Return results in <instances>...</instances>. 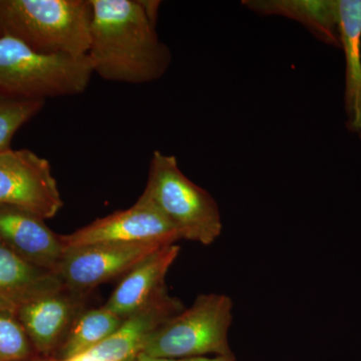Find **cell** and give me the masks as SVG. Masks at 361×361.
<instances>
[{
  "instance_id": "obj_14",
  "label": "cell",
  "mask_w": 361,
  "mask_h": 361,
  "mask_svg": "<svg viewBox=\"0 0 361 361\" xmlns=\"http://www.w3.org/2000/svg\"><path fill=\"white\" fill-rule=\"evenodd\" d=\"M242 4L262 16L295 20L325 44L341 47L338 0H246Z\"/></svg>"
},
{
  "instance_id": "obj_3",
  "label": "cell",
  "mask_w": 361,
  "mask_h": 361,
  "mask_svg": "<svg viewBox=\"0 0 361 361\" xmlns=\"http://www.w3.org/2000/svg\"><path fill=\"white\" fill-rule=\"evenodd\" d=\"M141 196L168 220L180 239L210 246L222 234L217 202L180 171L175 156L154 152Z\"/></svg>"
},
{
  "instance_id": "obj_7",
  "label": "cell",
  "mask_w": 361,
  "mask_h": 361,
  "mask_svg": "<svg viewBox=\"0 0 361 361\" xmlns=\"http://www.w3.org/2000/svg\"><path fill=\"white\" fill-rule=\"evenodd\" d=\"M61 239L66 251L104 243L172 245L180 237L155 207L140 196L127 210L99 218L77 231L61 235Z\"/></svg>"
},
{
  "instance_id": "obj_20",
  "label": "cell",
  "mask_w": 361,
  "mask_h": 361,
  "mask_svg": "<svg viewBox=\"0 0 361 361\" xmlns=\"http://www.w3.org/2000/svg\"><path fill=\"white\" fill-rule=\"evenodd\" d=\"M139 2L149 20L157 25L161 2L156 1V0H139Z\"/></svg>"
},
{
  "instance_id": "obj_11",
  "label": "cell",
  "mask_w": 361,
  "mask_h": 361,
  "mask_svg": "<svg viewBox=\"0 0 361 361\" xmlns=\"http://www.w3.org/2000/svg\"><path fill=\"white\" fill-rule=\"evenodd\" d=\"M185 310L182 301L166 292L123 318L110 337L85 353L92 361H129L137 357L149 338L168 320Z\"/></svg>"
},
{
  "instance_id": "obj_2",
  "label": "cell",
  "mask_w": 361,
  "mask_h": 361,
  "mask_svg": "<svg viewBox=\"0 0 361 361\" xmlns=\"http://www.w3.org/2000/svg\"><path fill=\"white\" fill-rule=\"evenodd\" d=\"M90 0H0V39L44 54L87 56Z\"/></svg>"
},
{
  "instance_id": "obj_16",
  "label": "cell",
  "mask_w": 361,
  "mask_h": 361,
  "mask_svg": "<svg viewBox=\"0 0 361 361\" xmlns=\"http://www.w3.org/2000/svg\"><path fill=\"white\" fill-rule=\"evenodd\" d=\"M123 319L104 306L84 311L71 327L54 358L68 361L89 353L110 337L120 327Z\"/></svg>"
},
{
  "instance_id": "obj_17",
  "label": "cell",
  "mask_w": 361,
  "mask_h": 361,
  "mask_svg": "<svg viewBox=\"0 0 361 361\" xmlns=\"http://www.w3.org/2000/svg\"><path fill=\"white\" fill-rule=\"evenodd\" d=\"M44 101L20 99L0 92V153L11 149L14 135L44 108Z\"/></svg>"
},
{
  "instance_id": "obj_19",
  "label": "cell",
  "mask_w": 361,
  "mask_h": 361,
  "mask_svg": "<svg viewBox=\"0 0 361 361\" xmlns=\"http://www.w3.org/2000/svg\"><path fill=\"white\" fill-rule=\"evenodd\" d=\"M137 361H236L234 355L228 356H197V357L185 358H154L140 355Z\"/></svg>"
},
{
  "instance_id": "obj_4",
  "label": "cell",
  "mask_w": 361,
  "mask_h": 361,
  "mask_svg": "<svg viewBox=\"0 0 361 361\" xmlns=\"http://www.w3.org/2000/svg\"><path fill=\"white\" fill-rule=\"evenodd\" d=\"M94 71L87 56L40 54L13 39H0V92L44 101L75 96L89 87Z\"/></svg>"
},
{
  "instance_id": "obj_18",
  "label": "cell",
  "mask_w": 361,
  "mask_h": 361,
  "mask_svg": "<svg viewBox=\"0 0 361 361\" xmlns=\"http://www.w3.org/2000/svg\"><path fill=\"white\" fill-rule=\"evenodd\" d=\"M37 356L16 315L0 311V361H20Z\"/></svg>"
},
{
  "instance_id": "obj_5",
  "label": "cell",
  "mask_w": 361,
  "mask_h": 361,
  "mask_svg": "<svg viewBox=\"0 0 361 361\" xmlns=\"http://www.w3.org/2000/svg\"><path fill=\"white\" fill-rule=\"evenodd\" d=\"M233 310L234 302L226 294H200L191 307L157 330L141 355L154 358L234 355L228 338Z\"/></svg>"
},
{
  "instance_id": "obj_12",
  "label": "cell",
  "mask_w": 361,
  "mask_h": 361,
  "mask_svg": "<svg viewBox=\"0 0 361 361\" xmlns=\"http://www.w3.org/2000/svg\"><path fill=\"white\" fill-rule=\"evenodd\" d=\"M177 244L161 247L135 266L111 294L104 307L126 318L168 292L166 276L180 254Z\"/></svg>"
},
{
  "instance_id": "obj_22",
  "label": "cell",
  "mask_w": 361,
  "mask_h": 361,
  "mask_svg": "<svg viewBox=\"0 0 361 361\" xmlns=\"http://www.w3.org/2000/svg\"><path fill=\"white\" fill-rule=\"evenodd\" d=\"M68 361H92L85 355H78L77 357H73V360Z\"/></svg>"
},
{
  "instance_id": "obj_1",
  "label": "cell",
  "mask_w": 361,
  "mask_h": 361,
  "mask_svg": "<svg viewBox=\"0 0 361 361\" xmlns=\"http://www.w3.org/2000/svg\"><path fill=\"white\" fill-rule=\"evenodd\" d=\"M87 56L92 71L110 82L144 85L160 80L172 54L139 0H90Z\"/></svg>"
},
{
  "instance_id": "obj_6",
  "label": "cell",
  "mask_w": 361,
  "mask_h": 361,
  "mask_svg": "<svg viewBox=\"0 0 361 361\" xmlns=\"http://www.w3.org/2000/svg\"><path fill=\"white\" fill-rule=\"evenodd\" d=\"M0 205L16 207L45 221L63 207L51 163L27 149L0 153Z\"/></svg>"
},
{
  "instance_id": "obj_23",
  "label": "cell",
  "mask_w": 361,
  "mask_h": 361,
  "mask_svg": "<svg viewBox=\"0 0 361 361\" xmlns=\"http://www.w3.org/2000/svg\"><path fill=\"white\" fill-rule=\"evenodd\" d=\"M129 361H137V357L134 358V360H130Z\"/></svg>"
},
{
  "instance_id": "obj_9",
  "label": "cell",
  "mask_w": 361,
  "mask_h": 361,
  "mask_svg": "<svg viewBox=\"0 0 361 361\" xmlns=\"http://www.w3.org/2000/svg\"><path fill=\"white\" fill-rule=\"evenodd\" d=\"M90 294L63 288L25 304L16 317L25 329L35 353L40 357H54L71 327L87 310Z\"/></svg>"
},
{
  "instance_id": "obj_8",
  "label": "cell",
  "mask_w": 361,
  "mask_h": 361,
  "mask_svg": "<svg viewBox=\"0 0 361 361\" xmlns=\"http://www.w3.org/2000/svg\"><path fill=\"white\" fill-rule=\"evenodd\" d=\"M161 247L147 243H104L68 249L63 254L58 276L66 288L90 294L99 285L128 274Z\"/></svg>"
},
{
  "instance_id": "obj_21",
  "label": "cell",
  "mask_w": 361,
  "mask_h": 361,
  "mask_svg": "<svg viewBox=\"0 0 361 361\" xmlns=\"http://www.w3.org/2000/svg\"><path fill=\"white\" fill-rule=\"evenodd\" d=\"M20 361H59L54 357H40V356H37V357L30 358V360H20Z\"/></svg>"
},
{
  "instance_id": "obj_10",
  "label": "cell",
  "mask_w": 361,
  "mask_h": 361,
  "mask_svg": "<svg viewBox=\"0 0 361 361\" xmlns=\"http://www.w3.org/2000/svg\"><path fill=\"white\" fill-rule=\"evenodd\" d=\"M0 242L30 264L58 275L65 254L63 239L39 216L0 205Z\"/></svg>"
},
{
  "instance_id": "obj_15",
  "label": "cell",
  "mask_w": 361,
  "mask_h": 361,
  "mask_svg": "<svg viewBox=\"0 0 361 361\" xmlns=\"http://www.w3.org/2000/svg\"><path fill=\"white\" fill-rule=\"evenodd\" d=\"M341 47L345 56L348 127L361 140V0H338Z\"/></svg>"
},
{
  "instance_id": "obj_13",
  "label": "cell",
  "mask_w": 361,
  "mask_h": 361,
  "mask_svg": "<svg viewBox=\"0 0 361 361\" xmlns=\"http://www.w3.org/2000/svg\"><path fill=\"white\" fill-rule=\"evenodd\" d=\"M63 287L58 275L30 264L0 242V311L16 315L25 304Z\"/></svg>"
}]
</instances>
